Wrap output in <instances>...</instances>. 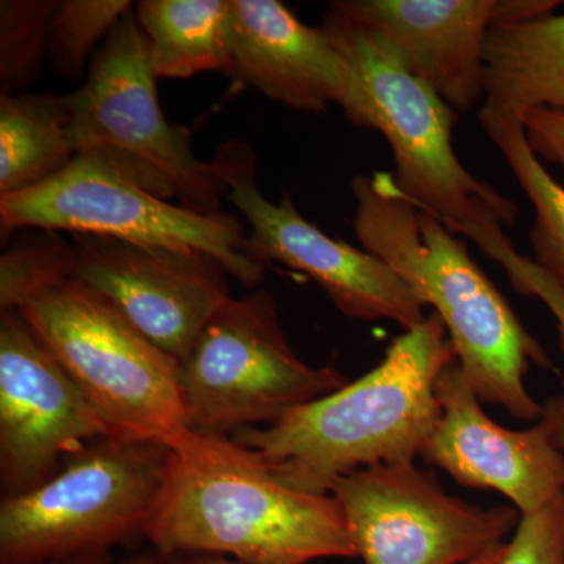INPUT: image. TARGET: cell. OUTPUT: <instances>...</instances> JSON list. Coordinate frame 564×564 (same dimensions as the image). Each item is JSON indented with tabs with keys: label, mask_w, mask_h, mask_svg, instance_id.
Here are the masks:
<instances>
[{
	"label": "cell",
	"mask_w": 564,
	"mask_h": 564,
	"mask_svg": "<svg viewBox=\"0 0 564 564\" xmlns=\"http://www.w3.org/2000/svg\"><path fill=\"white\" fill-rule=\"evenodd\" d=\"M231 0H140L135 18L150 43L158 79L228 73Z\"/></svg>",
	"instance_id": "19"
},
{
	"label": "cell",
	"mask_w": 564,
	"mask_h": 564,
	"mask_svg": "<svg viewBox=\"0 0 564 564\" xmlns=\"http://www.w3.org/2000/svg\"><path fill=\"white\" fill-rule=\"evenodd\" d=\"M525 139L541 162L564 169V111L551 109L519 110Z\"/></svg>",
	"instance_id": "24"
},
{
	"label": "cell",
	"mask_w": 564,
	"mask_h": 564,
	"mask_svg": "<svg viewBox=\"0 0 564 564\" xmlns=\"http://www.w3.org/2000/svg\"><path fill=\"white\" fill-rule=\"evenodd\" d=\"M170 447L107 436L74 455L46 484L0 505V564H44L109 551L144 534Z\"/></svg>",
	"instance_id": "7"
},
{
	"label": "cell",
	"mask_w": 564,
	"mask_h": 564,
	"mask_svg": "<svg viewBox=\"0 0 564 564\" xmlns=\"http://www.w3.org/2000/svg\"><path fill=\"white\" fill-rule=\"evenodd\" d=\"M350 187L362 250L388 263L423 306L433 307L478 399L500 404L518 421L540 422L543 406L527 391L525 375L530 362H551L466 243L403 199L391 173L361 174Z\"/></svg>",
	"instance_id": "3"
},
{
	"label": "cell",
	"mask_w": 564,
	"mask_h": 564,
	"mask_svg": "<svg viewBox=\"0 0 564 564\" xmlns=\"http://www.w3.org/2000/svg\"><path fill=\"white\" fill-rule=\"evenodd\" d=\"M187 429L231 434L269 426L348 383L334 366L292 350L272 293L229 299L180 364Z\"/></svg>",
	"instance_id": "8"
},
{
	"label": "cell",
	"mask_w": 564,
	"mask_h": 564,
	"mask_svg": "<svg viewBox=\"0 0 564 564\" xmlns=\"http://www.w3.org/2000/svg\"><path fill=\"white\" fill-rule=\"evenodd\" d=\"M185 564H242L234 562V560L225 558V556L203 555L192 558L191 562Z\"/></svg>",
	"instance_id": "29"
},
{
	"label": "cell",
	"mask_w": 564,
	"mask_h": 564,
	"mask_svg": "<svg viewBox=\"0 0 564 564\" xmlns=\"http://www.w3.org/2000/svg\"><path fill=\"white\" fill-rule=\"evenodd\" d=\"M58 0L0 2V87L28 90L50 61V29Z\"/></svg>",
	"instance_id": "22"
},
{
	"label": "cell",
	"mask_w": 564,
	"mask_h": 564,
	"mask_svg": "<svg viewBox=\"0 0 564 564\" xmlns=\"http://www.w3.org/2000/svg\"><path fill=\"white\" fill-rule=\"evenodd\" d=\"M0 229L91 234L150 247L214 256L248 289L265 280L262 263L242 252L243 223L231 214L202 215L151 195L98 163L76 158L39 187L0 196Z\"/></svg>",
	"instance_id": "9"
},
{
	"label": "cell",
	"mask_w": 564,
	"mask_h": 564,
	"mask_svg": "<svg viewBox=\"0 0 564 564\" xmlns=\"http://www.w3.org/2000/svg\"><path fill=\"white\" fill-rule=\"evenodd\" d=\"M228 76L291 109L325 113L332 104L369 129L361 80L323 28H311L278 0H231Z\"/></svg>",
	"instance_id": "15"
},
{
	"label": "cell",
	"mask_w": 564,
	"mask_h": 564,
	"mask_svg": "<svg viewBox=\"0 0 564 564\" xmlns=\"http://www.w3.org/2000/svg\"><path fill=\"white\" fill-rule=\"evenodd\" d=\"M558 0H336L329 10L358 25L456 113L485 91V46L500 22L554 13Z\"/></svg>",
	"instance_id": "14"
},
{
	"label": "cell",
	"mask_w": 564,
	"mask_h": 564,
	"mask_svg": "<svg viewBox=\"0 0 564 564\" xmlns=\"http://www.w3.org/2000/svg\"><path fill=\"white\" fill-rule=\"evenodd\" d=\"M66 96L77 158L184 209L223 214L228 187L218 163L199 161L191 129L163 115L150 43L132 10L96 52L80 87Z\"/></svg>",
	"instance_id": "6"
},
{
	"label": "cell",
	"mask_w": 564,
	"mask_h": 564,
	"mask_svg": "<svg viewBox=\"0 0 564 564\" xmlns=\"http://www.w3.org/2000/svg\"><path fill=\"white\" fill-rule=\"evenodd\" d=\"M166 444L165 477L144 530L159 555H228L242 564L356 556L332 494L282 484L228 434L187 429Z\"/></svg>",
	"instance_id": "2"
},
{
	"label": "cell",
	"mask_w": 564,
	"mask_h": 564,
	"mask_svg": "<svg viewBox=\"0 0 564 564\" xmlns=\"http://www.w3.org/2000/svg\"><path fill=\"white\" fill-rule=\"evenodd\" d=\"M18 232L0 259V310L22 315L113 436L166 444L187 430L180 362L74 276L61 234Z\"/></svg>",
	"instance_id": "1"
},
{
	"label": "cell",
	"mask_w": 564,
	"mask_h": 564,
	"mask_svg": "<svg viewBox=\"0 0 564 564\" xmlns=\"http://www.w3.org/2000/svg\"><path fill=\"white\" fill-rule=\"evenodd\" d=\"M441 414L422 458L466 488L494 489L522 514L534 513L564 492V452L543 421L514 432L481 408L458 361L440 377Z\"/></svg>",
	"instance_id": "16"
},
{
	"label": "cell",
	"mask_w": 564,
	"mask_h": 564,
	"mask_svg": "<svg viewBox=\"0 0 564 564\" xmlns=\"http://www.w3.org/2000/svg\"><path fill=\"white\" fill-rule=\"evenodd\" d=\"M329 494L364 564H467L503 543L521 519L516 508L456 499L414 463L364 467Z\"/></svg>",
	"instance_id": "10"
},
{
	"label": "cell",
	"mask_w": 564,
	"mask_h": 564,
	"mask_svg": "<svg viewBox=\"0 0 564 564\" xmlns=\"http://www.w3.org/2000/svg\"><path fill=\"white\" fill-rule=\"evenodd\" d=\"M505 551H507V543L494 545V547L488 549L485 554L477 556V558L467 564H499L500 560H502Z\"/></svg>",
	"instance_id": "28"
},
{
	"label": "cell",
	"mask_w": 564,
	"mask_h": 564,
	"mask_svg": "<svg viewBox=\"0 0 564 564\" xmlns=\"http://www.w3.org/2000/svg\"><path fill=\"white\" fill-rule=\"evenodd\" d=\"M458 361L436 314L397 337L384 359L339 391L295 408L269 426L231 434L282 484L329 494L345 475L377 464L414 463L441 408L436 384Z\"/></svg>",
	"instance_id": "4"
},
{
	"label": "cell",
	"mask_w": 564,
	"mask_h": 564,
	"mask_svg": "<svg viewBox=\"0 0 564 564\" xmlns=\"http://www.w3.org/2000/svg\"><path fill=\"white\" fill-rule=\"evenodd\" d=\"M511 285L524 296H536L547 304L558 325L560 347L564 352V292L556 282L532 261L525 258L522 269L516 274Z\"/></svg>",
	"instance_id": "25"
},
{
	"label": "cell",
	"mask_w": 564,
	"mask_h": 564,
	"mask_svg": "<svg viewBox=\"0 0 564 564\" xmlns=\"http://www.w3.org/2000/svg\"><path fill=\"white\" fill-rule=\"evenodd\" d=\"M499 564H564V492L521 516Z\"/></svg>",
	"instance_id": "23"
},
{
	"label": "cell",
	"mask_w": 564,
	"mask_h": 564,
	"mask_svg": "<svg viewBox=\"0 0 564 564\" xmlns=\"http://www.w3.org/2000/svg\"><path fill=\"white\" fill-rule=\"evenodd\" d=\"M485 101L564 111V14L500 22L485 46Z\"/></svg>",
	"instance_id": "17"
},
{
	"label": "cell",
	"mask_w": 564,
	"mask_h": 564,
	"mask_svg": "<svg viewBox=\"0 0 564 564\" xmlns=\"http://www.w3.org/2000/svg\"><path fill=\"white\" fill-rule=\"evenodd\" d=\"M44 564H110L107 551L85 552V554L63 556Z\"/></svg>",
	"instance_id": "27"
},
{
	"label": "cell",
	"mask_w": 564,
	"mask_h": 564,
	"mask_svg": "<svg viewBox=\"0 0 564 564\" xmlns=\"http://www.w3.org/2000/svg\"><path fill=\"white\" fill-rule=\"evenodd\" d=\"M110 426L14 310H0V484L21 496L61 473Z\"/></svg>",
	"instance_id": "12"
},
{
	"label": "cell",
	"mask_w": 564,
	"mask_h": 564,
	"mask_svg": "<svg viewBox=\"0 0 564 564\" xmlns=\"http://www.w3.org/2000/svg\"><path fill=\"white\" fill-rule=\"evenodd\" d=\"M73 274L155 347L182 364L231 299L228 270L198 250L73 234Z\"/></svg>",
	"instance_id": "13"
},
{
	"label": "cell",
	"mask_w": 564,
	"mask_h": 564,
	"mask_svg": "<svg viewBox=\"0 0 564 564\" xmlns=\"http://www.w3.org/2000/svg\"><path fill=\"white\" fill-rule=\"evenodd\" d=\"M131 10L129 0H58L47 61L54 76L80 80L115 25Z\"/></svg>",
	"instance_id": "21"
},
{
	"label": "cell",
	"mask_w": 564,
	"mask_h": 564,
	"mask_svg": "<svg viewBox=\"0 0 564 564\" xmlns=\"http://www.w3.org/2000/svg\"><path fill=\"white\" fill-rule=\"evenodd\" d=\"M541 421L547 425L556 445L564 452V395H555L545 400Z\"/></svg>",
	"instance_id": "26"
},
{
	"label": "cell",
	"mask_w": 564,
	"mask_h": 564,
	"mask_svg": "<svg viewBox=\"0 0 564 564\" xmlns=\"http://www.w3.org/2000/svg\"><path fill=\"white\" fill-rule=\"evenodd\" d=\"M126 564H170L166 556H151V555H141L137 556V558L129 560Z\"/></svg>",
	"instance_id": "30"
},
{
	"label": "cell",
	"mask_w": 564,
	"mask_h": 564,
	"mask_svg": "<svg viewBox=\"0 0 564 564\" xmlns=\"http://www.w3.org/2000/svg\"><path fill=\"white\" fill-rule=\"evenodd\" d=\"M478 121L532 203L533 262L564 292V187L529 147L518 111L485 101Z\"/></svg>",
	"instance_id": "20"
},
{
	"label": "cell",
	"mask_w": 564,
	"mask_h": 564,
	"mask_svg": "<svg viewBox=\"0 0 564 564\" xmlns=\"http://www.w3.org/2000/svg\"><path fill=\"white\" fill-rule=\"evenodd\" d=\"M215 161L228 187L226 199L250 225L242 245L247 258L306 274L352 321H389L404 332L425 321V306L388 263L323 232L300 214L288 193L280 203L262 195L258 159L250 143L228 141Z\"/></svg>",
	"instance_id": "11"
},
{
	"label": "cell",
	"mask_w": 564,
	"mask_h": 564,
	"mask_svg": "<svg viewBox=\"0 0 564 564\" xmlns=\"http://www.w3.org/2000/svg\"><path fill=\"white\" fill-rule=\"evenodd\" d=\"M323 29L355 66L369 109V129L388 140L395 192L500 263L508 280L521 267L505 228L519 207L459 161L452 132L458 113L351 21L329 10Z\"/></svg>",
	"instance_id": "5"
},
{
	"label": "cell",
	"mask_w": 564,
	"mask_h": 564,
	"mask_svg": "<svg viewBox=\"0 0 564 564\" xmlns=\"http://www.w3.org/2000/svg\"><path fill=\"white\" fill-rule=\"evenodd\" d=\"M76 158L68 96L0 93V196L39 187Z\"/></svg>",
	"instance_id": "18"
}]
</instances>
